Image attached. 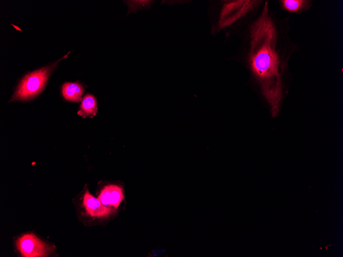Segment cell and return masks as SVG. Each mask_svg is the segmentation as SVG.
I'll use <instances>...</instances> for the list:
<instances>
[{"label":"cell","mask_w":343,"mask_h":257,"mask_svg":"<svg viewBox=\"0 0 343 257\" xmlns=\"http://www.w3.org/2000/svg\"><path fill=\"white\" fill-rule=\"evenodd\" d=\"M287 22L278 19L265 2L247 31L245 62L260 86L273 117L279 112L283 76L296 48L288 37Z\"/></svg>","instance_id":"cell-1"},{"label":"cell","mask_w":343,"mask_h":257,"mask_svg":"<svg viewBox=\"0 0 343 257\" xmlns=\"http://www.w3.org/2000/svg\"><path fill=\"white\" fill-rule=\"evenodd\" d=\"M59 61L27 74L21 82L11 101L26 100L38 94L43 89L50 72Z\"/></svg>","instance_id":"cell-2"},{"label":"cell","mask_w":343,"mask_h":257,"mask_svg":"<svg viewBox=\"0 0 343 257\" xmlns=\"http://www.w3.org/2000/svg\"><path fill=\"white\" fill-rule=\"evenodd\" d=\"M260 1L240 0L225 1L217 22L216 31L226 28L245 16Z\"/></svg>","instance_id":"cell-3"},{"label":"cell","mask_w":343,"mask_h":257,"mask_svg":"<svg viewBox=\"0 0 343 257\" xmlns=\"http://www.w3.org/2000/svg\"><path fill=\"white\" fill-rule=\"evenodd\" d=\"M16 245L25 257L46 256L52 251L51 247L33 233L23 234L17 239Z\"/></svg>","instance_id":"cell-4"},{"label":"cell","mask_w":343,"mask_h":257,"mask_svg":"<svg viewBox=\"0 0 343 257\" xmlns=\"http://www.w3.org/2000/svg\"><path fill=\"white\" fill-rule=\"evenodd\" d=\"M83 204L86 212L93 217L106 218L113 211L111 207L104 205L99 198L92 195L88 190L84 194Z\"/></svg>","instance_id":"cell-5"},{"label":"cell","mask_w":343,"mask_h":257,"mask_svg":"<svg viewBox=\"0 0 343 257\" xmlns=\"http://www.w3.org/2000/svg\"><path fill=\"white\" fill-rule=\"evenodd\" d=\"M98 198L104 205L118 208L123 199L122 188L115 184L106 185L101 190Z\"/></svg>","instance_id":"cell-6"},{"label":"cell","mask_w":343,"mask_h":257,"mask_svg":"<svg viewBox=\"0 0 343 257\" xmlns=\"http://www.w3.org/2000/svg\"><path fill=\"white\" fill-rule=\"evenodd\" d=\"M98 103L94 95L87 94L84 96L81 101L78 114L81 117H93L98 112Z\"/></svg>","instance_id":"cell-7"},{"label":"cell","mask_w":343,"mask_h":257,"mask_svg":"<svg viewBox=\"0 0 343 257\" xmlns=\"http://www.w3.org/2000/svg\"><path fill=\"white\" fill-rule=\"evenodd\" d=\"M83 92V87L77 82L66 83L62 87L63 95L69 101L78 102L82 101Z\"/></svg>","instance_id":"cell-8"},{"label":"cell","mask_w":343,"mask_h":257,"mask_svg":"<svg viewBox=\"0 0 343 257\" xmlns=\"http://www.w3.org/2000/svg\"><path fill=\"white\" fill-rule=\"evenodd\" d=\"M279 2L283 10L295 13L306 11L312 5V1L307 0H281Z\"/></svg>","instance_id":"cell-9"},{"label":"cell","mask_w":343,"mask_h":257,"mask_svg":"<svg viewBox=\"0 0 343 257\" xmlns=\"http://www.w3.org/2000/svg\"><path fill=\"white\" fill-rule=\"evenodd\" d=\"M331 246V245L330 244V245H327L325 248H325V249H328V247L329 246Z\"/></svg>","instance_id":"cell-10"}]
</instances>
